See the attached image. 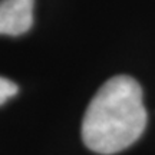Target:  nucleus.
Masks as SVG:
<instances>
[{"instance_id":"obj_1","label":"nucleus","mask_w":155,"mask_h":155,"mask_svg":"<svg viewBox=\"0 0 155 155\" xmlns=\"http://www.w3.org/2000/svg\"><path fill=\"white\" fill-rule=\"evenodd\" d=\"M147 119L139 83L131 76H114L89 102L82 121V139L96 154H116L138 141Z\"/></svg>"},{"instance_id":"obj_2","label":"nucleus","mask_w":155,"mask_h":155,"mask_svg":"<svg viewBox=\"0 0 155 155\" xmlns=\"http://www.w3.org/2000/svg\"><path fill=\"white\" fill-rule=\"evenodd\" d=\"M35 0H0V35L19 36L33 23Z\"/></svg>"},{"instance_id":"obj_3","label":"nucleus","mask_w":155,"mask_h":155,"mask_svg":"<svg viewBox=\"0 0 155 155\" xmlns=\"http://www.w3.org/2000/svg\"><path fill=\"white\" fill-rule=\"evenodd\" d=\"M17 91L19 89H17L16 83H13L9 79L0 76V105H3L9 98L15 96L17 94Z\"/></svg>"}]
</instances>
